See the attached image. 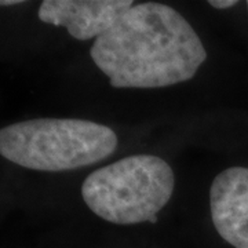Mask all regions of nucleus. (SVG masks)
<instances>
[{
	"instance_id": "7",
	"label": "nucleus",
	"mask_w": 248,
	"mask_h": 248,
	"mask_svg": "<svg viewBox=\"0 0 248 248\" xmlns=\"http://www.w3.org/2000/svg\"><path fill=\"white\" fill-rule=\"evenodd\" d=\"M21 1L19 0H1L0 4L1 6H13V4H19Z\"/></svg>"
},
{
	"instance_id": "5",
	"label": "nucleus",
	"mask_w": 248,
	"mask_h": 248,
	"mask_svg": "<svg viewBox=\"0 0 248 248\" xmlns=\"http://www.w3.org/2000/svg\"><path fill=\"white\" fill-rule=\"evenodd\" d=\"M215 231L234 248H248V169L219 172L210 189Z\"/></svg>"
},
{
	"instance_id": "1",
	"label": "nucleus",
	"mask_w": 248,
	"mask_h": 248,
	"mask_svg": "<svg viewBox=\"0 0 248 248\" xmlns=\"http://www.w3.org/2000/svg\"><path fill=\"white\" fill-rule=\"evenodd\" d=\"M91 58L116 89H159L192 79L207 58L199 35L177 10L134 4L95 39Z\"/></svg>"
},
{
	"instance_id": "6",
	"label": "nucleus",
	"mask_w": 248,
	"mask_h": 248,
	"mask_svg": "<svg viewBox=\"0 0 248 248\" xmlns=\"http://www.w3.org/2000/svg\"><path fill=\"white\" fill-rule=\"evenodd\" d=\"M211 6H213L214 9H218V10H225V9H231L233 6H236L237 4V1L236 0H211V1H208Z\"/></svg>"
},
{
	"instance_id": "2",
	"label": "nucleus",
	"mask_w": 248,
	"mask_h": 248,
	"mask_svg": "<svg viewBox=\"0 0 248 248\" xmlns=\"http://www.w3.org/2000/svg\"><path fill=\"white\" fill-rule=\"evenodd\" d=\"M117 148L112 128L83 119H32L0 130L6 160L36 171H69L107 159Z\"/></svg>"
},
{
	"instance_id": "4",
	"label": "nucleus",
	"mask_w": 248,
	"mask_h": 248,
	"mask_svg": "<svg viewBox=\"0 0 248 248\" xmlns=\"http://www.w3.org/2000/svg\"><path fill=\"white\" fill-rule=\"evenodd\" d=\"M131 0H45L39 19L68 29L78 40L98 39L131 9Z\"/></svg>"
},
{
	"instance_id": "3",
	"label": "nucleus",
	"mask_w": 248,
	"mask_h": 248,
	"mask_svg": "<svg viewBox=\"0 0 248 248\" xmlns=\"http://www.w3.org/2000/svg\"><path fill=\"white\" fill-rule=\"evenodd\" d=\"M174 190V172L160 157L137 155L91 172L81 196L93 213L117 225L157 222Z\"/></svg>"
},
{
	"instance_id": "8",
	"label": "nucleus",
	"mask_w": 248,
	"mask_h": 248,
	"mask_svg": "<svg viewBox=\"0 0 248 248\" xmlns=\"http://www.w3.org/2000/svg\"><path fill=\"white\" fill-rule=\"evenodd\" d=\"M247 7H248V1H247Z\"/></svg>"
}]
</instances>
